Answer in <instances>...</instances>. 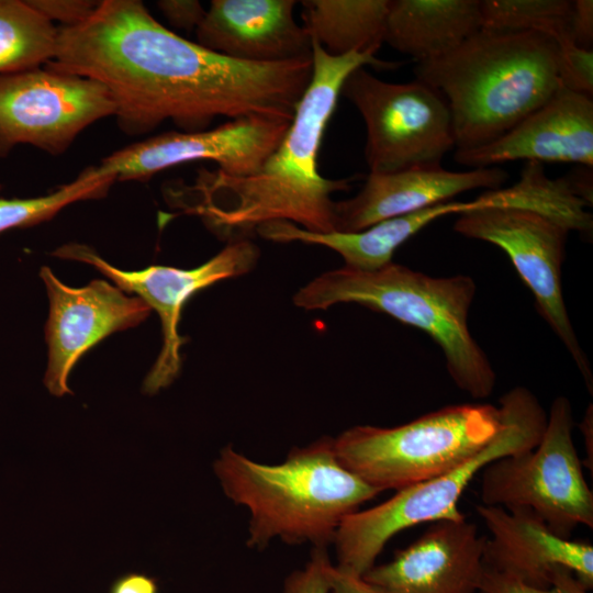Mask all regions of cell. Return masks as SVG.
<instances>
[{
	"mask_svg": "<svg viewBox=\"0 0 593 593\" xmlns=\"http://www.w3.org/2000/svg\"><path fill=\"white\" fill-rule=\"evenodd\" d=\"M47 66L93 79L109 91L128 134L171 121L181 132L217 118L292 121L312 76V58L236 60L161 25L138 0H102L81 23L58 27Z\"/></svg>",
	"mask_w": 593,
	"mask_h": 593,
	"instance_id": "cell-1",
	"label": "cell"
},
{
	"mask_svg": "<svg viewBox=\"0 0 593 593\" xmlns=\"http://www.w3.org/2000/svg\"><path fill=\"white\" fill-rule=\"evenodd\" d=\"M312 41V76L291 124L276 150L251 175L200 170L192 186L170 190L184 213L200 216L219 236L244 239L262 224L284 221L313 233L334 232L332 195L355 179H328L317 168L318 150L347 77L371 66L393 69L400 63L370 54L332 56Z\"/></svg>",
	"mask_w": 593,
	"mask_h": 593,
	"instance_id": "cell-2",
	"label": "cell"
},
{
	"mask_svg": "<svg viewBox=\"0 0 593 593\" xmlns=\"http://www.w3.org/2000/svg\"><path fill=\"white\" fill-rule=\"evenodd\" d=\"M557 41L538 32L480 29L454 49L416 61V79L439 90L456 150L484 146L545 104L559 89Z\"/></svg>",
	"mask_w": 593,
	"mask_h": 593,
	"instance_id": "cell-3",
	"label": "cell"
},
{
	"mask_svg": "<svg viewBox=\"0 0 593 593\" xmlns=\"http://www.w3.org/2000/svg\"><path fill=\"white\" fill-rule=\"evenodd\" d=\"M213 468L224 494L248 511L246 545L256 549L275 539L327 548L343 519L381 493L339 462L327 436L293 447L277 465L228 445Z\"/></svg>",
	"mask_w": 593,
	"mask_h": 593,
	"instance_id": "cell-4",
	"label": "cell"
},
{
	"mask_svg": "<svg viewBox=\"0 0 593 593\" xmlns=\"http://www.w3.org/2000/svg\"><path fill=\"white\" fill-rule=\"evenodd\" d=\"M477 291L465 275L432 277L393 261L377 270L346 266L314 278L293 296L304 310L356 303L426 333L443 350L455 384L471 398H489L496 374L468 326Z\"/></svg>",
	"mask_w": 593,
	"mask_h": 593,
	"instance_id": "cell-5",
	"label": "cell"
},
{
	"mask_svg": "<svg viewBox=\"0 0 593 593\" xmlns=\"http://www.w3.org/2000/svg\"><path fill=\"white\" fill-rule=\"evenodd\" d=\"M499 403L502 428L477 455L441 475L398 490L385 502L343 519L333 540L338 569L362 577L401 530L423 523L465 519L458 502L474 475L496 459L537 446L548 415L536 395L525 387H515Z\"/></svg>",
	"mask_w": 593,
	"mask_h": 593,
	"instance_id": "cell-6",
	"label": "cell"
},
{
	"mask_svg": "<svg viewBox=\"0 0 593 593\" xmlns=\"http://www.w3.org/2000/svg\"><path fill=\"white\" fill-rule=\"evenodd\" d=\"M502 425L494 405L455 404L395 427H350L334 438V448L339 462L366 483L398 491L460 466Z\"/></svg>",
	"mask_w": 593,
	"mask_h": 593,
	"instance_id": "cell-7",
	"label": "cell"
},
{
	"mask_svg": "<svg viewBox=\"0 0 593 593\" xmlns=\"http://www.w3.org/2000/svg\"><path fill=\"white\" fill-rule=\"evenodd\" d=\"M571 402L557 396L537 446L490 462L481 470L483 505L527 508L556 535L570 538L574 529L593 527V493L573 440Z\"/></svg>",
	"mask_w": 593,
	"mask_h": 593,
	"instance_id": "cell-8",
	"label": "cell"
},
{
	"mask_svg": "<svg viewBox=\"0 0 593 593\" xmlns=\"http://www.w3.org/2000/svg\"><path fill=\"white\" fill-rule=\"evenodd\" d=\"M340 93L365 122L369 172L441 166L455 147L448 102L422 80L388 82L360 67L347 77Z\"/></svg>",
	"mask_w": 593,
	"mask_h": 593,
	"instance_id": "cell-9",
	"label": "cell"
},
{
	"mask_svg": "<svg viewBox=\"0 0 593 593\" xmlns=\"http://www.w3.org/2000/svg\"><path fill=\"white\" fill-rule=\"evenodd\" d=\"M454 228L496 245L532 290L542 318L564 345L592 394L593 374L566 307L561 269L569 230L545 214L515 208H482L459 214Z\"/></svg>",
	"mask_w": 593,
	"mask_h": 593,
	"instance_id": "cell-10",
	"label": "cell"
},
{
	"mask_svg": "<svg viewBox=\"0 0 593 593\" xmlns=\"http://www.w3.org/2000/svg\"><path fill=\"white\" fill-rule=\"evenodd\" d=\"M100 82L47 65L0 75V157L24 144L52 155L67 150L89 125L114 115Z\"/></svg>",
	"mask_w": 593,
	"mask_h": 593,
	"instance_id": "cell-11",
	"label": "cell"
},
{
	"mask_svg": "<svg viewBox=\"0 0 593 593\" xmlns=\"http://www.w3.org/2000/svg\"><path fill=\"white\" fill-rule=\"evenodd\" d=\"M52 255L96 267L119 289L136 294L156 311L161 323L163 346L143 383L144 393L156 394L170 385L181 369L180 348L186 338L179 334L178 325L187 301L219 281L249 272L256 266L260 251L244 238L228 242L220 253L192 269L150 266L139 271L119 269L90 247L76 243L63 245Z\"/></svg>",
	"mask_w": 593,
	"mask_h": 593,
	"instance_id": "cell-12",
	"label": "cell"
},
{
	"mask_svg": "<svg viewBox=\"0 0 593 593\" xmlns=\"http://www.w3.org/2000/svg\"><path fill=\"white\" fill-rule=\"evenodd\" d=\"M290 124L254 116L199 132L171 131L119 149L99 167L121 181H145L169 167L199 160H212L230 176L251 175L276 150Z\"/></svg>",
	"mask_w": 593,
	"mask_h": 593,
	"instance_id": "cell-13",
	"label": "cell"
},
{
	"mask_svg": "<svg viewBox=\"0 0 593 593\" xmlns=\"http://www.w3.org/2000/svg\"><path fill=\"white\" fill-rule=\"evenodd\" d=\"M40 276L49 301L45 326L48 347L44 384L56 396L71 394L68 377L78 360L107 336L135 327L150 313L138 296H128L105 280H93L81 288L64 284L51 268Z\"/></svg>",
	"mask_w": 593,
	"mask_h": 593,
	"instance_id": "cell-14",
	"label": "cell"
},
{
	"mask_svg": "<svg viewBox=\"0 0 593 593\" xmlns=\"http://www.w3.org/2000/svg\"><path fill=\"white\" fill-rule=\"evenodd\" d=\"M486 537L466 518L434 522L362 578L385 593H479Z\"/></svg>",
	"mask_w": 593,
	"mask_h": 593,
	"instance_id": "cell-15",
	"label": "cell"
},
{
	"mask_svg": "<svg viewBox=\"0 0 593 593\" xmlns=\"http://www.w3.org/2000/svg\"><path fill=\"white\" fill-rule=\"evenodd\" d=\"M491 537L483 551L485 569L537 589L551 586L557 570H571L586 590L593 589V546L556 535L527 508L477 505Z\"/></svg>",
	"mask_w": 593,
	"mask_h": 593,
	"instance_id": "cell-16",
	"label": "cell"
},
{
	"mask_svg": "<svg viewBox=\"0 0 593 593\" xmlns=\"http://www.w3.org/2000/svg\"><path fill=\"white\" fill-rule=\"evenodd\" d=\"M455 160L474 168L524 159L593 167L592 98L559 87L540 108L497 139L456 150Z\"/></svg>",
	"mask_w": 593,
	"mask_h": 593,
	"instance_id": "cell-17",
	"label": "cell"
},
{
	"mask_svg": "<svg viewBox=\"0 0 593 593\" xmlns=\"http://www.w3.org/2000/svg\"><path fill=\"white\" fill-rule=\"evenodd\" d=\"M507 178L506 170L497 166L469 171L434 166L388 174L369 172L356 195L335 202L334 232H360L384 220L450 201L473 189L495 190Z\"/></svg>",
	"mask_w": 593,
	"mask_h": 593,
	"instance_id": "cell-18",
	"label": "cell"
},
{
	"mask_svg": "<svg viewBox=\"0 0 593 593\" xmlns=\"http://www.w3.org/2000/svg\"><path fill=\"white\" fill-rule=\"evenodd\" d=\"M295 0H212L197 43L242 61L312 58V41L293 16Z\"/></svg>",
	"mask_w": 593,
	"mask_h": 593,
	"instance_id": "cell-19",
	"label": "cell"
},
{
	"mask_svg": "<svg viewBox=\"0 0 593 593\" xmlns=\"http://www.w3.org/2000/svg\"><path fill=\"white\" fill-rule=\"evenodd\" d=\"M480 29L479 0H389L384 43L421 61L454 49Z\"/></svg>",
	"mask_w": 593,
	"mask_h": 593,
	"instance_id": "cell-20",
	"label": "cell"
},
{
	"mask_svg": "<svg viewBox=\"0 0 593 593\" xmlns=\"http://www.w3.org/2000/svg\"><path fill=\"white\" fill-rule=\"evenodd\" d=\"M302 27L332 56H376L384 43L389 0H303Z\"/></svg>",
	"mask_w": 593,
	"mask_h": 593,
	"instance_id": "cell-21",
	"label": "cell"
},
{
	"mask_svg": "<svg viewBox=\"0 0 593 593\" xmlns=\"http://www.w3.org/2000/svg\"><path fill=\"white\" fill-rule=\"evenodd\" d=\"M57 37L58 27L27 0H0V75L45 66Z\"/></svg>",
	"mask_w": 593,
	"mask_h": 593,
	"instance_id": "cell-22",
	"label": "cell"
},
{
	"mask_svg": "<svg viewBox=\"0 0 593 593\" xmlns=\"http://www.w3.org/2000/svg\"><path fill=\"white\" fill-rule=\"evenodd\" d=\"M115 180L113 174L93 166L47 195L26 199L0 197V234L48 221L75 202L100 199L108 193Z\"/></svg>",
	"mask_w": 593,
	"mask_h": 593,
	"instance_id": "cell-23",
	"label": "cell"
},
{
	"mask_svg": "<svg viewBox=\"0 0 593 593\" xmlns=\"http://www.w3.org/2000/svg\"><path fill=\"white\" fill-rule=\"evenodd\" d=\"M572 5L570 0H479L481 29L538 32L558 42L570 37Z\"/></svg>",
	"mask_w": 593,
	"mask_h": 593,
	"instance_id": "cell-24",
	"label": "cell"
},
{
	"mask_svg": "<svg viewBox=\"0 0 593 593\" xmlns=\"http://www.w3.org/2000/svg\"><path fill=\"white\" fill-rule=\"evenodd\" d=\"M559 47L558 79L560 86L592 98L593 51L577 45L570 37L557 42Z\"/></svg>",
	"mask_w": 593,
	"mask_h": 593,
	"instance_id": "cell-25",
	"label": "cell"
},
{
	"mask_svg": "<svg viewBox=\"0 0 593 593\" xmlns=\"http://www.w3.org/2000/svg\"><path fill=\"white\" fill-rule=\"evenodd\" d=\"M479 593H589V590L564 567L557 570L548 589L533 588L512 577L484 568Z\"/></svg>",
	"mask_w": 593,
	"mask_h": 593,
	"instance_id": "cell-26",
	"label": "cell"
},
{
	"mask_svg": "<svg viewBox=\"0 0 593 593\" xmlns=\"http://www.w3.org/2000/svg\"><path fill=\"white\" fill-rule=\"evenodd\" d=\"M332 566L327 548H313L306 564L284 580L283 593H328Z\"/></svg>",
	"mask_w": 593,
	"mask_h": 593,
	"instance_id": "cell-27",
	"label": "cell"
},
{
	"mask_svg": "<svg viewBox=\"0 0 593 593\" xmlns=\"http://www.w3.org/2000/svg\"><path fill=\"white\" fill-rule=\"evenodd\" d=\"M29 4L59 27H71L85 21L99 1L91 0H27Z\"/></svg>",
	"mask_w": 593,
	"mask_h": 593,
	"instance_id": "cell-28",
	"label": "cell"
},
{
	"mask_svg": "<svg viewBox=\"0 0 593 593\" xmlns=\"http://www.w3.org/2000/svg\"><path fill=\"white\" fill-rule=\"evenodd\" d=\"M157 7L174 27L184 31H195L206 12L197 0H161Z\"/></svg>",
	"mask_w": 593,
	"mask_h": 593,
	"instance_id": "cell-29",
	"label": "cell"
},
{
	"mask_svg": "<svg viewBox=\"0 0 593 593\" xmlns=\"http://www.w3.org/2000/svg\"><path fill=\"white\" fill-rule=\"evenodd\" d=\"M570 37L584 48H592L593 42V1L575 0L570 19Z\"/></svg>",
	"mask_w": 593,
	"mask_h": 593,
	"instance_id": "cell-30",
	"label": "cell"
},
{
	"mask_svg": "<svg viewBox=\"0 0 593 593\" xmlns=\"http://www.w3.org/2000/svg\"><path fill=\"white\" fill-rule=\"evenodd\" d=\"M328 593H385L367 582L362 577L338 569L335 564L329 570Z\"/></svg>",
	"mask_w": 593,
	"mask_h": 593,
	"instance_id": "cell-31",
	"label": "cell"
},
{
	"mask_svg": "<svg viewBox=\"0 0 593 593\" xmlns=\"http://www.w3.org/2000/svg\"><path fill=\"white\" fill-rule=\"evenodd\" d=\"M110 593H159L156 579L139 572H128L116 578Z\"/></svg>",
	"mask_w": 593,
	"mask_h": 593,
	"instance_id": "cell-32",
	"label": "cell"
},
{
	"mask_svg": "<svg viewBox=\"0 0 593 593\" xmlns=\"http://www.w3.org/2000/svg\"><path fill=\"white\" fill-rule=\"evenodd\" d=\"M575 194L589 206L592 205V168L580 166L575 171L567 176Z\"/></svg>",
	"mask_w": 593,
	"mask_h": 593,
	"instance_id": "cell-33",
	"label": "cell"
},
{
	"mask_svg": "<svg viewBox=\"0 0 593 593\" xmlns=\"http://www.w3.org/2000/svg\"><path fill=\"white\" fill-rule=\"evenodd\" d=\"M584 437L585 458L582 461L583 467L593 473V409L590 404L585 411L583 419L579 425Z\"/></svg>",
	"mask_w": 593,
	"mask_h": 593,
	"instance_id": "cell-34",
	"label": "cell"
}]
</instances>
